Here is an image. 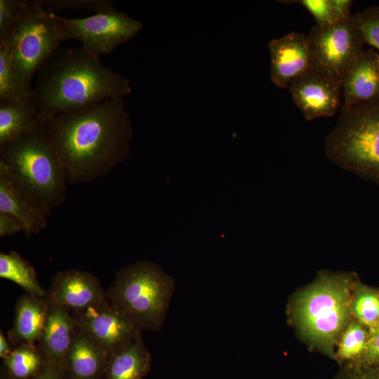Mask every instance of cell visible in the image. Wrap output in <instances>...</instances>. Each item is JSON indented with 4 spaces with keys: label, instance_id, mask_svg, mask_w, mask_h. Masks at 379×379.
<instances>
[{
    "label": "cell",
    "instance_id": "1",
    "mask_svg": "<svg viewBox=\"0 0 379 379\" xmlns=\"http://www.w3.org/2000/svg\"><path fill=\"white\" fill-rule=\"evenodd\" d=\"M44 126L71 185L96 181L130 154L133 126L123 98L54 115Z\"/></svg>",
    "mask_w": 379,
    "mask_h": 379
},
{
    "label": "cell",
    "instance_id": "2",
    "mask_svg": "<svg viewBox=\"0 0 379 379\" xmlns=\"http://www.w3.org/2000/svg\"><path fill=\"white\" fill-rule=\"evenodd\" d=\"M131 93L129 80L83 46L59 48L37 72L32 102L44 123L61 113Z\"/></svg>",
    "mask_w": 379,
    "mask_h": 379
},
{
    "label": "cell",
    "instance_id": "3",
    "mask_svg": "<svg viewBox=\"0 0 379 379\" xmlns=\"http://www.w3.org/2000/svg\"><path fill=\"white\" fill-rule=\"evenodd\" d=\"M0 171L46 215L65 200L67 173L44 123L0 147Z\"/></svg>",
    "mask_w": 379,
    "mask_h": 379
},
{
    "label": "cell",
    "instance_id": "4",
    "mask_svg": "<svg viewBox=\"0 0 379 379\" xmlns=\"http://www.w3.org/2000/svg\"><path fill=\"white\" fill-rule=\"evenodd\" d=\"M175 279L158 264L140 260L120 268L107 291L110 303L142 331L164 326Z\"/></svg>",
    "mask_w": 379,
    "mask_h": 379
},
{
    "label": "cell",
    "instance_id": "5",
    "mask_svg": "<svg viewBox=\"0 0 379 379\" xmlns=\"http://www.w3.org/2000/svg\"><path fill=\"white\" fill-rule=\"evenodd\" d=\"M324 149L339 167L379 185V100L343 105Z\"/></svg>",
    "mask_w": 379,
    "mask_h": 379
},
{
    "label": "cell",
    "instance_id": "6",
    "mask_svg": "<svg viewBox=\"0 0 379 379\" xmlns=\"http://www.w3.org/2000/svg\"><path fill=\"white\" fill-rule=\"evenodd\" d=\"M72 39L54 13L38 0H23L20 15L0 43L6 45L27 84L60 45Z\"/></svg>",
    "mask_w": 379,
    "mask_h": 379
},
{
    "label": "cell",
    "instance_id": "7",
    "mask_svg": "<svg viewBox=\"0 0 379 379\" xmlns=\"http://www.w3.org/2000/svg\"><path fill=\"white\" fill-rule=\"evenodd\" d=\"M351 308L345 280L325 277L299 296L294 314L303 333L314 342L326 345L338 337Z\"/></svg>",
    "mask_w": 379,
    "mask_h": 379
},
{
    "label": "cell",
    "instance_id": "8",
    "mask_svg": "<svg viewBox=\"0 0 379 379\" xmlns=\"http://www.w3.org/2000/svg\"><path fill=\"white\" fill-rule=\"evenodd\" d=\"M351 20L324 27L316 25L307 35L311 68L341 85L364 51L361 34Z\"/></svg>",
    "mask_w": 379,
    "mask_h": 379
},
{
    "label": "cell",
    "instance_id": "9",
    "mask_svg": "<svg viewBox=\"0 0 379 379\" xmlns=\"http://www.w3.org/2000/svg\"><path fill=\"white\" fill-rule=\"evenodd\" d=\"M54 14L72 39L81 41V46L99 57L132 39L143 27L140 21L116 9L80 18Z\"/></svg>",
    "mask_w": 379,
    "mask_h": 379
},
{
    "label": "cell",
    "instance_id": "10",
    "mask_svg": "<svg viewBox=\"0 0 379 379\" xmlns=\"http://www.w3.org/2000/svg\"><path fill=\"white\" fill-rule=\"evenodd\" d=\"M71 314L76 327L89 335L109 355L142 335V331L115 308L107 297Z\"/></svg>",
    "mask_w": 379,
    "mask_h": 379
},
{
    "label": "cell",
    "instance_id": "11",
    "mask_svg": "<svg viewBox=\"0 0 379 379\" xmlns=\"http://www.w3.org/2000/svg\"><path fill=\"white\" fill-rule=\"evenodd\" d=\"M288 88L307 121L333 116L340 107L342 85L312 68L293 79Z\"/></svg>",
    "mask_w": 379,
    "mask_h": 379
},
{
    "label": "cell",
    "instance_id": "12",
    "mask_svg": "<svg viewBox=\"0 0 379 379\" xmlns=\"http://www.w3.org/2000/svg\"><path fill=\"white\" fill-rule=\"evenodd\" d=\"M106 298L107 292L93 274L75 269L56 273L46 296L50 302L70 312L82 310Z\"/></svg>",
    "mask_w": 379,
    "mask_h": 379
},
{
    "label": "cell",
    "instance_id": "13",
    "mask_svg": "<svg viewBox=\"0 0 379 379\" xmlns=\"http://www.w3.org/2000/svg\"><path fill=\"white\" fill-rule=\"evenodd\" d=\"M270 77L279 88H288L296 77L311 68L307 35L292 32L268 44Z\"/></svg>",
    "mask_w": 379,
    "mask_h": 379
},
{
    "label": "cell",
    "instance_id": "14",
    "mask_svg": "<svg viewBox=\"0 0 379 379\" xmlns=\"http://www.w3.org/2000/svg\"><path fill=\"white\" fill-rule=\"evenodd\" d=\"M48 302L44 327L36 345L48 364L64 368L76 326L69 310L49 301Z\"/></svg>",
    "mask_w": 379,
    "mask_h": 379
},
{
    "label": "cell",
    "instance_id": "15",
    "mask_svg": "<svg viewBox=\"0 0 379 379\" xmlns=\"http://www.w3.org/2000/svg\"><path fill=\"white\" fill-rule=\"evenodd\" d=\"M109 357L105 348L76 327L64 368L69 379H101L105 376Z\"/></svg>",
    "mask_w": 379,
    "mask_h": 379
},
{
    "label": "cell",
    "instance_id": "16",
    "mask_svg": "<svg viewBox=\"0 0 379 379\" xmlns=\"http://www.w3.org/2000/svg\"><path fill=\"white\" fill-rule=\"evenodd\" d=\"M344 106L379 100V72L377 53L364 51L350 69L342 84Z\"/></svg>",
    "mask_w": 379,
    "mask_h": 379
},
{
    "label": "cell",
    "instance_id": "17",
    "mask_svg": "<svg viewBox=\"0 0 379 379\" xmlns=\"http://www.w3.org/2000/svg\"><path fill=\"white\" fill-rule=\"evenodd\" d=\"M48 308L46 297L29 293L21 295L15 305L13 326L8 332L9 343L15 347L22 343H37L43 332Z\"/></svg>",
    "mask_w": 379,
    "mask_h": 379
},
{
    "label": "cell",
    "instance_id": "18",
    "mask_svg": "<svg viewBox=\"0 0 379 379\" xmlns=\"http://www.w3.org/2000/svg\"><path fill=\"white\" fill-rule=\"evenodd\" d=\"M0 212L18 218L27 236L37 234L47 226V216L2 171H0Z\"/></svg>",
    "mask_w": 379,
    "mask_h": 379
},
{
    "label": "cell",
    "instance_id": "19",
    "mask_svg": "<svg viewBox=\"0 0 379 379\" xmlns=\"http://www.w3.org/2000/svg\"><path fill=\"white\" fill-rule=\"evenodd\" d=\"M152 357L142 335L111 354L105 379H143L151 368Z\"/></svg>",
    "mask_w": 379,
    "mask_h": 379
},
{
    "label": "cell",
    "instance_id": "20",
    "mask_svg": "<svg viewBox=\"0 0 379 379\" xmlns=\"http://www.w3.org/2000/svg\"><path fill=\"white\" fill-rule=\"evenodd\" d=\"M42 124L38 110L32 102H0V147Z\"/></svg>",
    "mask_w": 379,
    "mask_h": 379
},
{
    "label": "cell",
    "instance_id": "21",
    "mask_svg": "<svg viewBox=\"0 0 379 379\" xmlns=\"http://www.w3.org/2000/svg\"><path fill=\"white\" fill-rule=\"evenodd\" d=\"M32 88L16 67L10 51L0 43V102H32Z\"/></svg>",
    "mask_w": 379,
    "mask_h": 379
},
{
    "label": "cell",
    "instance_id": "22",
    "mask_svg": "<svg viewBox=\"0 0 379 379\" xmlns=\"http://www.w3.org/2000/svg\"><path fill=\"white\" fill-rule=\"evenodd\" d=\"M0 277L15 283L30 295L46 296L34 267L15 251L0 253Z\"/></svg>",
    "mask_w": 379,
    "mask_h": 379
},
{
    "label": "cell",
    "instance_id": "23",
    "mask_svg": "<svg viewBox=\"0 0 379 379\" xmlns=\"http://www.w3.org/2000/svg\"><path fill=\"white\" fill-rule=\"evenodd\" d=\"M36 344L22 343L4 359V368L11 379H31L47 365Z\"/></svg>",
    "mask_w": 379,
    "mask_h": 379
},
{
    "label": "cell",
    "instance_id": "24",
    "mask_svg": "<svg viewBox=\"0 0 379 379\" xmlns=\"http://www.w3.org/2000/svg\"><path fill=\"white\" fill-rule=\"evenodd\" d=\"M351 305L363 326L370 329L379 324V291L361 286Z\"/></svg>",
    "mask_w": 379,
    "mask_h": 379
},
{
    "label": "cell",
    "instance_id": "25",
    "mask_svg": "<svg viewBox=\"0 0 379 379\" xmlns=\"http://www.w3.org/2000/svg\"><path fill=\"white\" fill-rule=\"evenodd\" d=\"M368 332L359 322L352 323L344 333L338 349V356L343 359L359 357L361 361L367 347Z\"/></svg>",
    "mask_w": 379,
    "mask_h": 379
},
{
    "label": "cell",
    "instance_id": "26",
    "mask_svg": "<svg viewBox=\"0 0 379 379\" xmlns=\"http://www.w3.org/2000/svg\"><path fill=\"white\" fill-rule=\"evenodd\" d=\"M351 20L364 43L379 51V7H368L352 15Z\"/></svg>",
    "mask_w": 379,
    "mask_h": 379
},
{
    "label": "cell",
    "instance_id": "27",
    "mask_svg": "<svg viewBox=\"0 0 379 379\" xmlns=\"http://www.w3.org/2000/svg\"><path fill=\"white\" fill-rule=\"evenodd\" d=\"M44 9L50 13L67 10L84 9L97 13L115 9L113 0H38Z\"/></svg>",
    "mask_w": 379,
    "mask_h": 379
},
{
    "label": "cell",
    "instance_id": "28",
    "mask_svg": "<svg viewBox=\"0 0 379 379\" xmlns=\"http://www.w3.org/2000/svg\"><path fill=\"white\" fill-rule=\"evenodd\" d=\"M23 0H0V40L3 39L17 21Z\"/></svg>",
    "mask_w": 379,
    "mask_h": 379
},
{
    "label": "cell",
    "instance_id": "29",
    "mask_svg": "<svg viewBox=\"0 0 379 379\" xmlns=\"http://www.w3.org/2000/svg\"><path fill=\"white\" fill-rule=\"evenodd\" d=\"M299 2L313 16L317 25L324 27L334 23L329 0H301Z\"/></svg>",
    "mask_w": 379,
    "mask_h": 379
},
{
    "label": "cell",
    "instance_id": "30",
    "mask_svg": "<svg viewBox=\"0 0 379 379\" xmlns=\"http://www.w3.org/2000/svg\"><path fill=\"white\" fill-rule=\"evenodd\" d=\"M338 379H379V364L361 361L345 369Z\"/></svg>",
    "mask_w": 379,
    "mask_h": 379
},
{
    "label": "cell",
    "instance_id": "31",
    "mask_svg": "<svg viewBox=\"0 0 379 379\" xmlns=\"http://www.w3.org/2000/svg\"><path fill=\"white\" fill-rule=\"evenodd\" d=\"M25 232L23 223L16 217L0 212V237L14 235Z\"/></svg>",
    "mask_w": 379,
    "mask_h": 379
},
{
    "label": "cell",
    "instance_id": "32",
    "mask_svg": "<svg viewBox=\"0 0 379 379\" xmlns=\"http://www.w3.org/2000/svg\"><path fill=\"white\" fill-rule=\"evenodd\" d=\"M333 18V22H343L349 21L352 15L350 8L353 4L352 0H329Z\"/></svg>",
    "mask_w": 379,
    "mask_h": 379
},
{
    "label": "cell",
    "instance_id": "33",
    "mask_svg": "<svg viewBox=\"0 0 379 379\" xmlns=\"http://www.w3.org/2000/svg\"><path fill=\"white\" fill-rule=\"evenodd\" d=\"M31 379H69L64 368L47 364L35 377Z\"/></svg>",
    "mask_w": 379,
    "mask_h": 379
},
{
    "label": "cell",
    "instance_id": "34",
    "mask_svg": "<svg viewBox=\"0 0 379 379\" xmlns=\"http://www.w3.org/2000/svg\"><path fill=\"white\" fill-rule=\"evenodd\" d=\"M13 349L9 345V341L6 338L2 331H0V357L3 359H6L11 352Z\"/></svg>",
    "mask_w": 379,
    "mask_h": 379
},
{
    "label": "cell",
    "instance_id": "35",
    "mask_svg": "<svg viewBox=\"0 0 379 379\" xmlns=\"http://www.w3.org/2000/svg\"><path fill=\"white\" fill-rule=\"evenodd\" d=\"M0 379H11L9 375H8L7 372L6 371L5 368L3 366V368L1 371V376Z\"/></svg>",
    "mask_w": 379,
    "mask_h": 379
},
{
    "label": "cell",
    "instance_id": "36",
    "mask_svg": "<svg viewBox=\"0 0 379 379\" xmlns=\"http://www.w3.org/2000/svg\"><path fill=\"white\" fill-rule=\"evenodd\" d=\"M377 65H378V69L379 72V53H377Z\"/></svg>",
    "mask_w": 379,
    "mask_h": 379
}]
</instances>
